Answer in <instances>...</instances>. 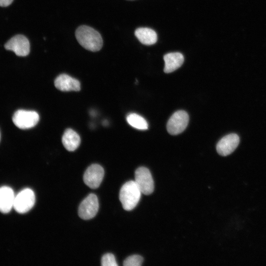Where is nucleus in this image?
<instances>
[{
	"label": "nucleus",
	"instance_id": "20e7f679",
	"mask_svg": "<svg viewBox=\"0 0 266 266\" xmlns=\"http://www.w3.org/2000/svg\"><path fill=\"white\" fill-rule=\"evenodd\" d=\"M35 197L33 191L26 188L15 197L13 208L19 213H25L33 206Z\"/></svg>",
	"mask_w": 266,
	"mask_h": 266
},
{
	"label": "nucleus",
	"instance_id": "0eeeda50",
	"mask_svg": "<svg viewBox=\"0 0 266 266\" xmlns=\"http://www.w3.org/2000/svg\"><path fill=\"white\" fill-rule=\"evenodd\" d=\"M99 201L97 196L89 194L81 202L78 208V215L84 220H89L95 216L99 209Z\"/></svg>",
	"mask_w": 266,
	"mask_h": 266
},
{
	"label": "nucleus",
	"instance_id": "f8f14e48",
	"mask_svg": "<svg viewBox=\"0 0 266 266\" xmlns=\"http://www.w3.org/2000/svg\"><path fill=\"white\" fill-rule=\"evenodd\" d=\"M15 196L13 190L9 187L0 188V211L8 213L13 207Z\"/></svg>",
	"mask_w": 266,
	"mask_h": 266
},
{
	"label": "nucleus",
	"instance_id": "ddd939ff",
	"mask_svg": "<svg viewBox=\"0 0 266 266\" xmlns=\"http://www.w3.org/2000/svg\"><path fill=\"white\" fill-rule=\"evenodd\" d=\"M165 61L164 72L165 73L172 72L183 64L184 60L183 55L179 52L169 53L164 55Z\"/></svg>",
	"mask_w": 266,
	"mask_h": 266
},
{
	"label": "nucleus",
	"instance_id": "39448f33",
	"mask_svg": "<svg viewBox=\"0 0 266 266\" xmlns=\"http://www.w3.org/2000/svg\"><path fill=\"white\" fill-rule=\"evenodd\" d=\"M189 120L188 114L184 110L174 112L169 119L166 129L169 133L177 135L183 132L188 126Z\"/></svg>",
	"mask_w": 266,
	"mask_h": 266
},
{
	"label": "nucleus",
	"instance_id": "1a4fd4ad",
	"mask_svg": "<svg viewBox=\"0 0 266 266\" xmlns=\"http://www.w3.org/2000/svg\"><path fill=\"white\" fill-rule=\"evenodd\" d=\"M103 176V168L98 164H93L86 170L83 176V180L88 187L96 189L100 185Z\"/></svg>",
	"mask_w": 266,
	"mask_h": 266
},
{
	"label": "nucleus",
	"instance_id": "f3484780",
	"mask_svg": "<svg viewBox=\"0 0 266 266\" xmlns=\"http://www.w3.org/2000/svg\"><path fill=\"white\" fill-rule=\"evenodd\" d=\"M143 258L138 255H133L127 258L124 261L125 266H140L143 262Z\"/></svg>",
	"mask_w": 266,
	"mask_h": 266
},
{
	"label": "nucleus",
	"instance_id": "412c9836",
	"mask_svg": "<svg viewBox=\"0 0 266 266\" xmlns=\"http://www.w3.org/2000/svg\"></svg>",
	"mask_w": 266,
	"mask_h": 266
},
{
	"label": "nucleus",
	"instance_id": "a211bd4d",
	"mask_svg": "<svg viewBox=\"0 0 266 266\" xmlns=\"http://www.w3.org/2000/svg\"><path fill=\"white\" fill-rule=\"evenodd\" d=\"M102 266H117L116 261L114 256L111 253L104 254L101 260Z\"/></svg>",
	"mask_w": 266,
	"mask_h": 266
},
{
	"label": "nucleus",
	"instance_id": "f03ea898",
	"mask_svg": "<svg viewBox=\"0 0 266 266\" xmlns=\"http://www.w3.org/2000/svg\"><path fill=\"white\" fill-rule=\"evenodd\" d=\"M141 193L134 181L125 183L119 193V199L123 208L128 211L133 209L139 202Z\"/></svg>",
	"mask_w": 266,
	"mask_h": 266
},
{
	"label": "nucleus",
	"instance_id": "f257e3e1",
	"mask_svg": "<svg viewBox=\"0 0 266 266\" xmlns=\"http://www.w3.org/2000/svg\"><path fill=\"white\" fill-rule=\"evenodd\" d=\"M75 37L79 43L85 49L97 52L100 50L103 40L100 33L91 27L82 25L75 31Z\"/></svg>",
	"mask_w": 266,
	"mask_h": 266
},
{
	"label": "nucleus",
	"instance_id": "4468645a",
	"mask_svg": "<svg viewBox=\"0 0 266 266\" xmlns=\"http://www.w3.org/2000/svg\"><path fill=\"white\" fill-rule=\"evenodd\" d=\"M81 139L79 134L71 129H67L62 136V143L69 151L75 150L79 146Z\"/></svg>",
	"mask_w": 266,
	"mask_h": 266
},
{
	"label": "nucleus",
	"instance_id": "423d86ee",
	"mask_svg": "<svg viewBox=\"0 0 266 266\" xmlns=\"http://www.w3.org/2000/svg\"><path fill=\"white\" fill-rule=\"evenodd\" d=\"M135 180L141 193L148 195L153 193L154 181L149 170L145 167H139L135 171Z\"/></svg>",
	"mask_w": 266,
	"mask_h": 266
},
{
	"label": "nucleus",
	"instance_id": "dca6fc26",
	"mask_svg": "<svg viewBox=\"0 0 266 266\" xmlns=\"http://www.w3.org/2000/svg\"><path fill=\"white\" fill-rule=\"evenodd\" d=\"M126 119L130 125L136 129L146 130L148 128V124L146 120L136 113L129 114L127 116Z\"/></svg>",
	"mask_w": 266,
	"mask_h": 266
},
{
	"label": "nucleus",
	"instance_id": "9b49d317",
	"mask_svg": "<svg viewBox=\"0 0 266 266\" xmlns=\"http://www.w3.org/2000/svg\"><path fill=\"white\" fill-rule=\"evenodd\" d=\"M54 84L56 88L62 91H78L80 90L79 81L66 74H61L57 76Z\"/></svg>",
	"mask_w": 266,
	"mask_h": 266
},
{
	"label": "nucleus",
	"instance_id": "aec40b11",
	"mask_svg": "<svg viewBox=\"0 0 266 266\" xmlns=\"http://www.w3.org/2000/svg\"></svg>",
	"mask_w": 266,
	"mask_h": 266
},
{
	"label": "nucleus",
	"instance_id": "9d476101",
	"mask_svg": "<svg viewBox=\"0 0 266 266\" xmlns=\"http://www.w3.org/2000/svg\"><path fill=\"white\" fill-rule=\"evenodd\" d=\"M239 143V137L235 133H230L222 137L217 143L216 150L219 154L226 156L234 151Z\"/></svg>",
	"mask_w": 266,
	"mask_h": 266
},
{
	"label": "nucleus",
	"instance_id": "7ed1b4c3",
	"mask_svg": "<svg viewBox=\"0 0 266 266\" xmlns=\"http://www.w3.org/2000/svg\"><path fill=\"white\" fill-rule=\"evenodd\" d=\"M39 119V115L36 111L23 109L16 111L12 117L14 124L21 129H28L34 127Z\"/></svg>",
	"mask_w": 266,
	"mask_h": 266
},
{
	"label": "nucleus",
	"instance_id": "6ab92c4d",
	"mask_svg": "<svg viewBox=\"0 0 266 266\" xmlns=\"http://www.w3.org/2000/svg\"><path fill=\"white\" fill-rule=\"evenodd\" d=\"M13 0H0V6H7L9 5Z\"/></svg>",
	"mask_w": 266,
	"mask_h": 266
},
{
	"label": "nucleus",
	"instance_id": "2eb2a0df",
	"mask_svg": "<svg viewBox=\"0 0 266 266\" xmlns=\"http://www.w3.org/2000/svg\"><path fill=\"white\" fill-rule=\"evenodd\" d=\"M134 34L143 44L151 45L157 41V34L155 31L148 28H139L135 30Z\"/></svg>",
	"mask_w": 266,
	"mask_h": 266
},
{
	"label": "nucleus",
	"instance_id": "6e6552de",
	"mask_svg": "<svg viewBox=\"0 0 266 266\" xmlns=\"http://www.w3.org/2000/svg\"><path fill=\"white\" fill-rule=\"evenodd\" d=\"M6 50L13 51L17 56H26L30 51V42L28 38L21 34L16 35L4 45Z\"/></svg>",
	"mask_w": 266,
	"mask_h": 266
}]
</instances>
